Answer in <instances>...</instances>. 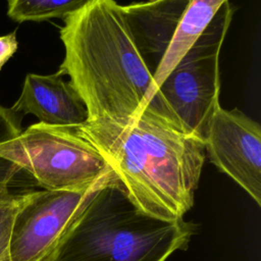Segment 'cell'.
I'll return each mask as SVG.
<instances>
[{
  "label": "cell",
  "instance_id": "cell-8",
  "mask_svg": "<svg viewBox=\"0 0 261 261\" xmlns=\"http://www.w3.org/2000/svg\"><path fill=\"white\" fill-rule=\"evenodd\" d=\"M57 72L49 75L28 73L19 97L11 110L21 116L33 114L39 122L75 127L88 118L86 104L69 81Z\"/></svg>",
  "mask_w": 261,
  "mask_h": 261
},
{
  "label": "cell",
  "instance_id": "cell-6",
  "mask_svg": "<svg viewBox=\"0 0 261 261\" xmlns=\"http://www.w3.org/2000/svg\"><path fill=\"white\" fill-rule=\"evenodd\" d=\"M114 176L77 190H32L12 228L10 261H53L95 195Z\"/></svg>",
  "mask_w": 261,
  "mask_h": 261
},
{
  "label": "cell",
  "instance_id": "cell-12",
  "mask_svg": "<svg viewBox=\"0 0 261 261\" xmlns=\"http://www.w3.org/2000/svg\"><path fill=\"white\" fill-rule=\"evenodd\" d=\"M29 192L0 198V261H10V240L13 223Z\"/></svg>",
  "mask_w": 261,
  "mask_h": 261
},
{
  "label": "cell",
  "instance_id": "cell-9",
  "mask_svg": "<svg viewBox=\"0 0 261 261\" xmlns=\"http://www.w3.org/2000/svg\"><path fill=\"white\" fill-rule=\"evenodd\" d=\"M190 0H147L121 5L134 39L155 73L176 33Z\"/></svg>",
  "mask_w": 261,
  "mask_h": 261
},
{
  "label": "cell",
  "instance_id": "cell-4",
  "mask_svg": "<svg viewBox=\"0 0 261 261\" xmlns=\"http://www.w3.org/2000/svg\"><path fill=\"white\" fill-rule=\"evenodd\" d=\"M0 156L44 190H77L114 176L96 147L74 127L33 123L0 143Z\"/></svg>",
  "mask_w": 261,
  "mask_h": 261
},
{
  "label": "cell",
  "instance_id": "cell-11",
  "mask_svg": "<svg viewBox=\"0 0 261 261\" xmlns=\"http://www.w3.org/2000/svg\"><path fill=\"white\" fill-rule=\"evenodd\" d=\"M94 0H6L7 15L16 22L65 18Z\"/></svg>",
  "mask_w": 261,
  "mask_h": 261
},
{
  "label": "cell",
  "instance_id": "cell-2",
  "mask_svg": "<svg viewBox=\"0 0 261 261\" xmlns=\"http://www.w3.org/2000/svg\"><path fill=\"white\" fill-rule=\"evenodd\" d=\"M65 55L57 71L84 100L88 120L122 122L153 106L182 130L178 118L155 91L154 72L140 51L114 0H94L63 18Z\"/></svg>",
  "mask_w": 261,
  "mask_h": 261
},
{
  "label": "cell",
  "instance_id": "cell-5",
  "mask_svg": "<svg viewBox=\"0 0 261 261\" xmlns=\"http://www.w3.org/2000/svg\"><path fill=\"white\" fill-rule=\"evenodd\" d=\"M234 7L226 1L157 88L184 130L203 139L219 106V55Z\"/></svg>",
  "mask_w": 261,
  "mask_h": 261
},
{
  "label": "cell",
  "instance_id": "cell-10",
  "mask_svg": "<svg viewBox=\"0 0 261 261\" xmlns=\"http://www.w3.org/2000/svg\"><path fill=\"white\" fill-rule=\"evenodd\" d=\"M228 0H190L170 46L154 74L155 91Z\"/></svg>",
  "mask_w": 261,
  "mask_h": 261
},
{
  "label": "cell",
  "instance_id": "cell-7",
  "mask_svg": "<svg viewBox=\"0 0 261 261\" xmlns=\"http://www.w3.org/2000/svg\"><path fill=\"white\" fill-rule=\"evenodd\" d=\"M206 155L261 205V127L234 108L217 106L203 136Z\"/></svg>",
  "mask_w": 261,
  "mask_h": 261
},
{
  "label": "cell",
  "instance_id": "cell-3",
  "mask_svg": "<svg viewBox=\"0 0 261 261\" xmlns=\"http://www.w3.org/2000/svg\"><path fill=\"white\" fill-rule=\"evenodd\" d=\"M195 233L193 222L141 212L113 182L95 195L53 261H167Z\"/></svg>",
  "mask_w": 261,
  "mask_h": 261
},
{
  "label": "cell",
  "instance_id": "cell-1",
  "mask_svg": "<svg viewBox=\"0 0 261 261\" xmlns=\"http://www.w3.org/2000/svg\"><path fill=\"white\" fill-rule=\"evenodd\" d=\"M74 128L100 152L141 212L178 221L193 207L206 158L202 138L186 133L153 106L122 122L87 120Z\"/></svg>",
  "mask_w": 261,
  "mask_h": 261
},
{
  "label": "cell",
  "instance_id": "cell-15",
  "mask_svg": "<svg viewBox=\"0 0 261 261\" xmlns=\"http://www.w3.org/2000/svg\"><path fill=\"white\" fill-rule=\"evenodd\" d=\"M18 48L16 31L0 36V70L14 55Z\"/></svg>",
  "mask_w": 261,
  "mask_h": 261
},
{
  "label": "cell",
  "instance_id": "cell-14",
  "mask_svg": "<svg viewBox=\"0 0 261 261\" xmlns=\"http://www.w3.org/2000/svg\"><path fill=\"white\" fill-rule=\"evenodd\" d=\"M21 117L0 104V143L13 139L21 133Z\"/></svg>",
  "mask_w": 261,
  "mask_h": 261
},
{
  "label": "cell",
  "instance_id": "cell-13",
  "mask_svg": "<svg viewBox=\"0 0 261 261\" xmlns=\"http://www.w3.org/2000/svg\"><path fill=\"white\" fill-rule=\"evenodd\" d=\"M33 177L14 162L0 156V198L31 191ZM37 185V184H36Z\"/></svg>",
  "mask_w": 261,
  "mask_h": 261
}]
</instances>
